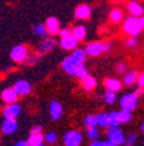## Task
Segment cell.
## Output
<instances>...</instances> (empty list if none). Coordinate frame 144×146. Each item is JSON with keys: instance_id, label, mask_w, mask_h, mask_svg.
<instances>
[{"instance_id": "ee69618b", "label": "cell", "mask_w": 144, "mask_h": 146, "mask_svg": "<svg viewBox=\"0 0 144 146\" xmlns=\"http://www.w3.org/2000/svg\"><path fill=\"white\" fill-rule=\"evenodd\" d=\"M110 48H112V44H110V42H105V43H104V52H107V51H110Z\"/></svg>"}, {"instance_id": "30bf717a", "label": "cell", "mask_w": 144, "mask_h": 146, "mask_svg": "<svg viewBox=\"0 0 144 146\" xmlns=\"http://www.w3.org/2000/svg\"><path fill=\"white\" fill-rule=\"evenodd\" d=\"M78 42H79V40L72 34V35H69V36H64V38H60V42H59V44L61 46V48L68 50V51H72V50L77 48Z\"/></svg>"}, {"instance_id": "52a82bcc", "label": "cell", "mask_w": 144, "mask_h": 146, "mask_svg": "<svg viewBox=\"0 0 144 146\" xmlns=\"http://www.w3.org/2000/svg\"><path fill=\"white\" fill-rule=\"evenodd\" d=\"M91 13H92V9L88 4H79L74 11V17L77 20H88L91 17Z\"/></svg>"}, {"instance_id": "9a60e30c", "label": "cell", "mask_w": 144, "mask_h": 146, "mask_svg": "<svg viewBox=\"0 0 144 146\" xmlns=\"http://www.w3.org/2000/svg\"><path fill=\"white\" fill-rule=\"evenodd\" d=\"M13 88L16 89V91L18 93V95H22V97H24V95L30 94V91H31L30 82L26 81V80H20V81H17Z\"/></svg>"}, {"instance_id": "2e32d148", "label": "cell", "mask_w": 144, "mask_h": 146, "mask_svg": "<svg viewBox=\"0 0 144 146\" xmlns=\"http://www.w3.org/2000/svg\"><path fill=\"white\" fill-rule=\"evenodd\" d=\"M49 115H51V119L53 121H57L59 119L62 115V106H61L60 102L57 100H53L49 104Z\"/></svg>"}, {"instance_id": "74e56055", "label": "cell", "mask_w": 144, "mask_h": 146, "mask_svg": "<svg viewBox=\"0 0 144 146\" xmlns=\"http://www.w3.org/2000/svg\"><path fill=\"white\" fill-rule=\"evenodd\" d=\"M117 72L120 73V74H123V73L126 72V65H125V64H118L117 65Z\"/></svg>"}, {"instance_id": "4dcf8cb0", "label": "cell", "mask_w": 144, "mask_h": 146, "mask_svg": "<svg viewBox=\"0 0 144 146\" xmlns=\"http://www.w3.org/2000/svg\"><path fill=\"white\" fill-rule=\"evenodd\" d=\"M88 74L87 69H86V67H84L83 64H81V65H78V68H77V72H75V77H78L79 80L84 78V77Z\"/></svg>"}, {"instance_id": "836d02e7", "label": "cell", "mask_w": 144, "mask_h": 146, "mask_svg": "<svg viewBox=\"0 0 144 146\" xmlns=\"http://www.w3.org/2000/svg\"><path fill=\"white\" fill-rule=\"evenodd\" d=\"M125 43H126V47L131 48V47H135V46L138 44V39H136V36H130V38L126 39Z\"/></svg>"}, {"instance_id": "9c48e42d", "label": "cell", "mask_w": 144, "mask_h": 146, "mask_svg": "<svg viewBox=\"0 0 144 146\" xmlns=\"http://www.w3.org/2000/svg\"><path fill=\"white\" fill-rule=\"evenodd\" d=\"M61 67H62V69L65 70L69 76L75 77V72H77V68H78V64L75 63V60L72 56L64 59L62 63H61Z\"/></svg>"}, {"instance_id": "d6986e66", "label": "cell", "mask_w": 144, "mask_h": 146, "mask_svg": "<svg viewBox=\"0 0 144 146\" xmlns=\"http://www.w3.org/2000/svg\"><path fill=\"white\" fill-rule=\"evenodd\" d=\"M104 86L108 90H113V91H120L121 90V88H122V84H121V81L120 80H117V78H107L104 81Z\"/></svg>"}, {"instance_id": "7bdbcfd3", "label": "cell", "mask_w": 144, "mask_h": 146, "mask_svg": "<svg viewBox=\"0 0 144 146\" xmlns=\"http://www.w3.org/2000/svg\"><path fill=\"white\" fill-rule=\"evenodd\" d=\"M14 146H30V143H29V141H18L17 143H16Z\"/></svg>"}, {"instance_id": "f546056e", "label": "cell", "mask_w": 144, "mask_h": 146, "mask_svg": "<svg viewBox=\"0 0 144 146\" xmlns=\"http://www.w3.org/2000/svg\"><path fill=\"white\" fill-rule=\"evenodd\" d=\"M116 91H113V90H108L107 89V93L104 94V99H105V102L108 104H113L114 102H116Z\"/></svg>"}, {"instance_id": "484cf974", "label": "cell", "mask_w": 144, "mask_h": 146, "mask_svg": "<svg viewBox=\"0 0 144 146\" xmlns=\"http://www.w3.org/2000/svg\"><path fill=\"white\" fill-rule=\"evenodd\" d=\"M121 124L120 111H112L109 112V127H118Z\"/></svg>"}, {"instance_id": "603a6c76", "label": "cell", "mask_w": 144, "mask_h": 146, "mask_svg": "<svg viewBox=\"0 0 144 146\" xmlns=\"http://www.w3.org/2000/svg\"><path fill=\"white\" fill-rule=\"evenodd\" d=\"M138 72H135V70H131V72L126 73L125 76H123V82H125V85L127 86H131L134 85L136 81H138Z\"/></svg>"}, {"instance_id": "d4e9b609", "label": "cell", "mask_w": 144, "mask_h": 146, "mask_svg": "<svg viewBox=\"0 0 144 146\" xmlns=\"http://www.w3.org/2000/svg\"><path fill=\"white\" fill-rule=\"evenodd\" d=\"M29 143L30 146H34V145H40V143L44 142V136L42 133H33L31 132L30 137H29Z\"/></svg>"}, {"instance_id": "8992f818", "label": "cell", "mask_w": 144, "mask_h": 146, "mask_svg": "<svg viewBox=\"0 0 144 146\" xmlns=\"http://www.w3.org/2000/svg\"><path fill=\"white\" fill-rule=\"evenodd\" d=\"M18 129V123L16 119H12V117H5L4 119L3 124H1V132H3L4 134H8V136H11V134L16 133Z\"/></svg>"}, {"instance_id": "e575fe53", "label": "cell", "mask_w": 144, "mask_h": 146, "mask_svg": "<svg viewBox=\"0 0 144 146\" xmlns=\"http://www.w3.org/2000/svg\"><path fill=\"white\" fill-rule=\"evenodd\" d=\"M73 34V29H70V27H64V29H61L60 30V38H64V36H69Z\"/></svg>"}, {"instance_id": "d6a6232c", "label": "cell", "mask_w": 144, "mask_h": 146, "mask_svg": "<svg viewBox=\"0 0 144 146\" xmlns=\"http://www.w3.org/2000/svg\"><path fill=\"white\" fill-rule=\"evenodd\" d=\"M44 141L47 143H49V145L55 143L57 141V133L56 132H48V133L44 136Z\"/></svg>"}, {"instance_id": "7dc6e473", "label": "cell", "mask_w": 144, "mask_h": 146, "mask_svg": "<svg viewBox=\"0 0 144 146\" xmlns=\"http://www.w3.org/2000/svg\"><path fill=\"white\" fill-rule=\"evenodd\" d=\"M34 146H44V145H43V143H40V145H34Z\"/></svg>"}, {"instance_id": "8fae6325", "label": "cell", "mask_w": 144, "mask_h": 146, "mask_svg": "<svg viewBox=\"0 0 144 146\" xmlns=\"http://www.w3.org/2000/svg\"><path fill=\"white\" fill-rule=\"evenodd\" d=\"M17 99H18V93L16 91L14 88H8L5 90H3V93H1V100L5 104L16 103Z\"/></svg>"}, {"instance_id": "4316f807", "label": "cell", "mask_w": 144, "mask_h": 146, "mask_svg": "<svg viewBox=\"0 0 144 146\" xmlns=\"http://www.w3.org/2000/svg\"><path fill=\"white\" fill-rule=\"evenodd\" d=\"M97 116V125L101 128H108L109 127V113L107 112H100Z\"/></svg>"}, {"instance_id": "8d00e7d4", "label": "cell", "mask_w": 144, "mask_h": 146, "mask_svg": "<svg viewBox=\"0 0 144 146\" xmlns=\"http://www.w3.org/2000/svg\"><path fill=\"white\" fill-rule=\"evenodd\" d=\"M90 146H108L105 141H99V140H92Z\"/></svg>"}, {"instance_id": "ffe728a7", "label": "cell", "mask_w": 144, "mask_h": 146, "mask_svg": "<svg viewBox=\"0 0 144 146\" xmlns=\"http://www.w3.org/2000/svg\"><path fill=\"white\" fill-rule=\"evenodd\" d=\"M86 56H87L86 50H82V48H74L73 50V52H72V58L74 59L75 63L78 64V65H81V64L84 63Z\"/></svg>"}, {"instance_id": "d590c367", "label": "cell", "mask_w": 144, "mask_h": 146, "mask_svg": "<svg viewBox=\"0 0 144 146\" xmlns=\"http://www.w3.org/2000/svg\"><path fill=\"white\" fill-rule=\"evenodd\" d=\"M136 141V134H130L129 137L126 138V141H125V145L126 146H134V143H135Z\"/></svg>"}, {"instance_id": "ba28073f", "label": "cell", "mask_w": 144, "mask_h": 146, "mask_svg": "<svg viewBox=\"0 0 144 146\" xmlns=\"http://www.w3.org/2000/svg\"><path fill=\"white\" fill-rule=\"evenodd\" d=\"M44 24H45V27H47L49 35L55 36V35H59V34H60V30H61L60 21H59L56 17H48Z\"/></svg>"}, {"instance_id": "f35d334b", "label": "cell", "mask_w": 144, "mask_h": 146, "mask_svg": "<svg viewBox=\"0 0 144 146\" xmlns=\"http://www.w3.org/2000/svg\"><path fill=\"white\" fill-rule=\"evenodd\" d=\"M136 82H138V85H139V86H141V88H144V72L141 73L140 76L138 77V81H136Z\"/></svg>"}, {"instance_id": "b9f144b4", "label": "cell", "mask_w": 144, "mask_h": 146, "mask_svg": "<svg viewBox=\"0 0 144 146\" xmlns=\"http://www.w3.org/2000/svg\"><path fill=\"white\" fill-rule=\"evenodd\" d=\"M35 60H36V56H27L25 61H26L27 64H33V63H35Z\"/></svg>"}, {"instance_id": "1f68e13d", "label": "cell", "mask_w": 144, "mask_h": 146, "mask_svg": "<svg viewBox=\"0 0 144 146\" xmlns=\"http://www.w3.org/2000/svg\"><path fill=\"white\" fill-rule=\"evenodd\" d=\"M87 137L90 138L91 141H92V140H96V138L99 137V131H97V128H96V127H90V128H87Z\"/></svg>"}, {"instance_id": "7a4b0ae2", "label": "cell", "mask_w": 144, "mask_h": 146, "mask_svg": "<svg viewBox=\"0 0 144 146\" xmlns=\"http://www.w3.org/2000/svg\"><path fill=\"white\" fill-rule=\"evenodd\" d=\"M107 145L108 146H121L125 145V136H123V132L121 131L118 127H109L108 131H107Z\"/></svg>"}, {"instance_id": "4fadbf2b", "label": "cell", "mask_w": 144, "mask_h": 146, "mask_svg": "<svg viewBox=\"0 0 144 146\" xmlns=\"http://www.w3.org/2000/svg\"><path fill=\"white\" fill-rule=\"evenodd\" d=\"M127 12L131 16L140 17V16H144V7L139 3L138 0H131L127 4Z\"/></svg>"}, {"instance_id": "277c9868", "label": "cell", "mask_w": 144, "mask_h": 146, "mask_svg": "<svg viewBox=\"0 0 144 146\" xmlns=\"http://www.w3.org/2000/svg\"><path fill=\"white\" fill-rule=\"evenodd\" d=\"M138 95L135 93H130V94L123 95L120 100V106L122 110H127V111H134L138 106Z\"/></svg>"}, {"instance_id": "bcb514c9", "label": "cell", "mask_w": 144, "mask_h": 146, "mask_svg": "<svg viewBox=\"0 0 144 146\" xmlns=\"http://www.w3.org/2000/svg\"><path fill=\"white\" fill-rule=\"evenodd\" d=\"M141 131L144 132V121H143V124H141Z\"/></svg>"}, {"instance_id": "6da1fadb", "label": "cell", "mask_w": 144, "mask_h": 146, "mask_svg": "<svg viewBox=\"0 0 144 146\" xmlns=\"http://www.w3.org/2000/svg\"><path fill=\"white\" fill-rule=\"evenodd\" d=\"M122 30H123V33L129 34L130 36H136L138 34H140V31L143 30V27L140 25L139 17H135V16H131V15L129 17H126L123 20Z\"/></svg>"}, {"instance_id": "7c38bea8", "label": "cell", "mask_w": 144, "mask_h": 146, "mask_svg": "<svg viewBox=\"0 0 144 146\" xmlns=\"http://www.w3.org/2000/svg\"><path fill=\"white\" fill-rule=\"evenodd\" d=\"M86 54L90 56H99L104 52V43L103 42H90L86 46Z\"/></svg>"}, {"instance_id": "7402d4cb", "label": "cell", "mask_w": 144, "mask_h": 146, "mask_svg": "<svg viewBox=\"0 0 144 146\" xmlns=\"http://www.w3.org/2000/svg\"><path fill=\"white\" fill-rule=\"evenodd\" d=\"M33 31L36 36H39V38H42V39L48 38V35H49L47 27H45V24H36L35 26L33 27Z\"/></svg>"}, {"instance_id": "83f0119b", "label": "cell", "mask_w": 144, "mask_h": 146, "mask_svg": "<svg viewBox=\"0 0 144 146\" xmlns=\"http://www.w3.org/2000/svg\"><path fill=\"white\" fill-rule=\"evenodd\" d=\"M132 111H127V110H121L120 111V119L121 124H127L129 121H131L132 119Z\"/></svg>"}, {"instance_id": "f1b7e54d", "label": "cell", "mask_w": 144, "mask_h": 146, "mask_svg": "<svg viewBox=\"0 0 144 146\" xmlns=\"http://www.w3.org/2000/svg\"><path fill=\"white\" fill-rule=\"evenodd\" d=\"M83 124L87 128L90 127H97V116L96 115H87L83 120Z\"/></svg>"}, {"instance_id": "ab89813d", "label": "cell", "mask_w": 144, "mask_h": 146, "mask_svg": "<svg viewBox=\"0 0 144 146\" xmlns=\"http://www.w3.org/2000/svg\"><path fill=\"white\" fill-rule=\"evenodd\" d=\"M43 128L40 127V125H35V127H33V129H31V132L33 133H42Z\"/></svg>"}, {"instance_id": "ac0fdd59", "label": "cell", "mask_w": 144, "mask_h": 146, "mask_svg": "<svg viewBox=\"0 0 144 146\" xmlns=\"http://www.w3.org/2000/svg\"><path fill=\"white\" fill-rule=\"evenodd\" d=\"M109 21L112 24H121L123 21V11L120 8H113L109 12Z\"/></svg>"}, {"instance_id": "e0dca14e", "label": "cell", "mask_w": 144, "mask_h": 146, "mask_svg": "<svg viewBox=\"0 0 144 146\" xmlns=\"http://www.w3.org/2000/svg\"><path fill=\"white\" fill-rule=\"evenodd\" d=\"M56 47V42L51 38H44V39L40 42V44L38 46V52L39 54H47V52H51L52 50Z\"/></svg>"}, {"instance_id": "60d3db41", "label": "cell", "mask_w": 144, "mask_h": 146, "mask_svg": "<svg viewBox=\"0 0 144 146\" xmlns=\"http://www.w3.org/2000/svg\"><path fill=\"white\" fill-rule=\"evenodd\" d=\"M134 93H135V94L138 95V97H141V95L144 94V88H141V86H139V88L136 89V90L134 91Z\"/></svg>"}, {"instance_id": "f6af8a7d", "label": "cell", "mask_w": 144, "mask_h": 146, "mask_svg": "<svg viewBox=\"0 0 144 146\" xmlns=\"http://www.w3.org/2000/svg\"><path fill=\"white\" fill-rule=\"evenodd\" d=\"M139 20H140V25H141V27L144 29V16H140V17H139Z\"/></svg>"}, {"instance_id": "5b68a950", "label": "cell", "mask_w": 144, "mask_h": 146, "mask_svg": "<svg viewBox=\"0 0 144 146\" xmlns=\"http://www.w3.org/2000/svg\"><path fill=\"white\" fill-rule=\"evenodd\" d=\"M62 141L65 146H79L82 143V133L79 131H69L64 134Z\"/></svg>"}, {"instance_id": "44dd1931", "label": "cell", "mask_w": 144, "mask_h": 146, "mask_svg": "<svg viewBox=\"0 0 144 146\" xmlns=\"http://www.w3.org/2000/svg\"><path fill=\"white\" fill-rule=\"evenodd\" d=\"M81 86L84 89V90H92V89L96 88V80L93 78L92 76H90V74H87V76L84 77V78L81 80Z\"/></svg>"}, {"instance_id": "5bb4252c", "label": "cell", "mask_w": 144, "mask_h": 146, "mask_svg": "<svg viewBox=\"0 0 144 146\" xmlns=\"http://www.w3.org/2000/svg\"><path fill=\"white\" fill-rule=\"evenodd\" d=\"M21 113V106L17 103H12V104H7L3 110V115L4 117H12L16 119L18 115Z\"/></svg>"}, {"instance_id": "cb8c5ba5", "label": "cell", "mask_w": 144, "mask_h": 146, "mask_svg": "<svg viewBox=\"0 0 144 146\" xmlns=\"http://www.w3.org/2000/svg\"><path fill=\"white\" fill-rule=\"evenodd\" d=\"M86 34H87V30L83 25H78V26L73 27V35L78 40H83L86 38Z\"/></svg>"}, {"instance_id": "3957f363", "label": "cell", "mask_w": 144, "mask_h": 146, "mask_svg": "<svg viewBox=\"0 0 144 146\" xmlns=\"http://www.w3.org/2000/svg\"><path fill=\"white\" fill-rule=\"evenodd\" d=\"M27 56H29V50H27V47L25 44L14 46L11 50V59L14 63H24Z\"/></svg>"}, {"instance_id": "c3c4849f", "label": "cell", "mask_w": 144, "mask_h": 146, "mask_svg": "<svg viewBox=\"0 0 144 146\" xmlns=\"http://www.w3.org/2000/svg\"><path fill=\"white\" fill-rule=\"evenodd\" d=\"M0 108H1V104H0Z\"/></svg>"}]
</instances>
